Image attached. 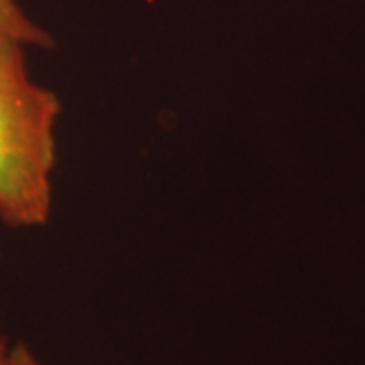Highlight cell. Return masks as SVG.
<instances>
[{
    "mask_svg": "<svg viewBox=\"0 0 365 365\" xmlns=\"http://www.w3.org/2000/svg\"><path fill=\"white\" fill-rule=\"evenodd\" d=\"M9 353H11V347L6 343V337L0 333V365H9Z\"/></svg>",
    "mask_w": 365,
    "mask_h": 365,
    "instance_id": "4",
    "label": "cell"
},
{
    "mask_svg": "<svg viewBox=\"0 0 365 365\" xmlns=\"http://www.w3.org/2000/svg\"><path fill=\"white\" fill-rule=\"evenodd\" d=\"M9 365H45V364L39 361L26 345L19 343V345L11 347V353H9Z\"/></svg>",
    "mask_w": 365,
    "mask_h": 365,
    "instance_id": "3",
    "label": "cell"
},
{
    "mask_svg": "<svg viewBox=\"0 0 365 365\" xmlns=\"http://www.w3.org/2000/svg\"><path fill=\"white\" fill-rule=\"evenodd\" d=\"M0 33L11 35L26 47H53L51 35L26 16L16 0H0Z\"/></svg>",
    "mask_w": 365,
    "mask_h": 365,
    "instance_id": "2",
    "label": "cell"
},
{
    "mask_svg": "<svg viewBox=\"0 0 365 365\" xmlns=\"http://www.w3.org/2000/svg\"><path fill=\"white\" fill-rule=\"evenodd\" d=\"M61 102L37 83L26 45L0 33V223L33 230L49 222Z\"/></svg>",
    "mask_w": 365,
    "mask_h": 365,
    "instance_id": "1",
    "label": "cell"
}]
</instances>
